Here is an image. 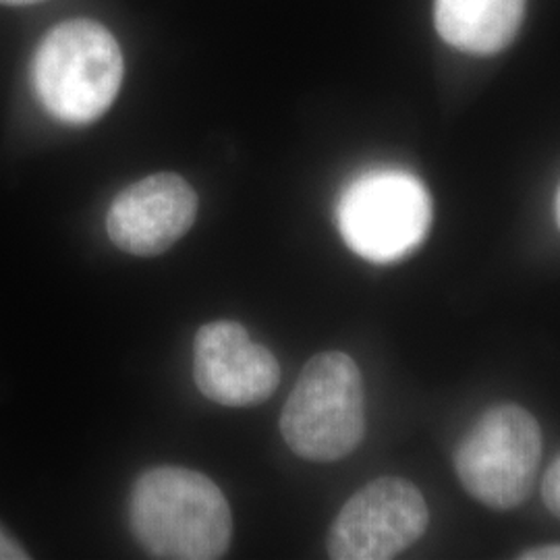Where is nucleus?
<instances>
[{
	"label": "nucleus",
	"mask_w": 560,
	"mask_h": 560,
	"mask_svg": "<svg viewBox=\"0 0 560 560\" xmlns=\"http://www.w3.org/2000/svg\"><path fill=\"white\" fill-rule=\"evenodd\" d=\"M198 194L175 173H156L125 187L106 214L110 241L131 256H159L194 226Z\"/></svg>",
	"instance_id": "obj_8"
},
{
	"label": "nucleus",
	"mask_w": 560,
	"mask_h": 560,
	"mask_svg": "<svg viewBox=\"0 0 560 560\" xmlns=\"http://www.w3.org/2000/svg\"><path fill=\"white\" fill-rule=\"evenodd\" d=\"M517 559L521 560H560V544H548L523 550Z\"/></svg>",
	"instance_id": "obj_12"
},
{
	"label": "nucleus",
	"mask_w": 560,
	"mask_h": 560,
	"mask_svg": "<svg viewBox=\"0 0 560 560\" xmlns=\"http://www.w3.org/2000/svg\"><path fill=\"white\" fill-rule=\"evenodd\" d=\"M122 73L115 36L90 20L57 25L34 59V88L42 106L67 125L101 119L119 94Z\"/></svg>",
	"instance_id": "obj_2"
},
{
	"label": "nucleus",
	"mask_w": 560,
	"mask_h": 560,
	"mask_svg": "<svg viewBox=\"0 0 560 560\" xmlns=\"http://www.w3.org/2000/svg\"><path fill=\"white\" fill-rule=\"evenodd\" d=\"M194 381L203 397L219 405L254 407L277 390L280 365L240 322H210L194 339Z\"/></svg>",
	"instance_id": "obj_7"
},
{
	"label": "nucleus",
	"mask_w": 560,
	"mask_h": 560,
	"mask_svg": "<svg viewBox=\"0 0 560 560\" xmlns=\"http://www.w3.org/2000/svg\"><path fill=\"white\" fill-rule=\"evenodd\" d=\"M30 559V555L0 527V560Z\"/></svg>",
	"instance_id": "obj_11"
},
{
	"label": "nucleus",
	"mask_w": 560,
	"mask_h": 560,
	"mask_svg": "<svg viewBox=\"0 0 560 560\" xmlns=\"http://www.w3.org/2000/svg\"><path fill=\"white\" fill-rule=\"evenodd\" d=\"M280 434L301 459L332 463L353 453L365 434L358 363L340 351L307 361L280 413Z\"/></svg>",
	"instance_id": "obj_3"
},
{
	"label": "nucleus",
	"mask_w": 560,
	"mask_h": 560,
	"mask_svg": "<svg viewBox=\"0 0 560 560\" xmlns=\"http://www.w3.org/2000/svg\"><path fill=\"white\" fill-rule=\"evenodd\" d=\"M4 4H32V2H38V0H0Z\"/></svg>",
	"instance_id": "obj_13"
},
{
	"label": "nucleus",
	"mask_w": 560,
	"mask_h": 560,
	"mask_svg": "<svg viewBox=\"0 0 560 560\" xmlns=\"http://www.w3.org/2000/svg\"><path fill=\"white\" fill-rule=\"evenodd\" d=\"M541 460V430L520 405L490 407L455 451L460 486L494 511L520 506L532 492Z\"/></svg>",
	"instance_id": "obj_5"
},
{
	"label": "nucleus",
	"mask_w": 560,
	"mask_h": 560,
	"mask_svg": "<svg viewBox=\"0 0 560 560\" xmlns=\"http://www.w3.org/2000/svg\"><path fill=\"white\" fill-rule=\"evenodd\" d=\"M541 497L550 513H555L560 520V455L552 460V465L546 471L544 486H541Z\"/></svg>",
	"instance_id": "obj_10"
},
{
	"label": "nucleus",
	"mask_w": 560,
	"mask_h": 560,
	"mask_svg": "<svg viewBox=\"0 0 560 560\" xmlns=\"http://www.w3.org/2000/svg\"><path fill=\"white\" fill-rule=\"evenodd\" d=\"M129 527L152 559L214 560L226 555L233 515L221 488L187 467H152L129 494Z\"/></svg>",
	"instance_id": "obj_1"
},
{
	"label": "nucleus",
	"mask_w": 560,
	"mask_h": 560,
	"mask_svg": "<svg viewBox=\"0 0 560 560\" xmlns=\"http://www.w3.org/2000/svg\"><path fill=\"white\" fill-rule=\"evenodd\" d=\"M557 222H559V226H560V187H559V194H557Z\"/></svg>",
	"instance_id": "obj_14"
},
{
	"label": "nucleus",
	"mask_w": 560,
	"mask_h": 560,
	"mask_svg": "<svg viewBox=\"0 0 560 560\" xmlns=\"http://www.w3.org/2000/svg\"><path fill=\"white\" fill-rule=\"evenodd\" d=\"M525 13V0H436L434 21L444 42L471 55L506 48Z\"/></svg>",
	"instance_id": "obj_9"
},
{
	"label": "nucleus",
	"mask_w": 560,
	"mask_h": 560,
	"mask_svg": "<svg viewBox=\"0 0 560 560\" xmlns=\"http://www.w3.org/2000/svg\"><path fill=\"white\" fill-rule=\"evenodd\" d=\"M430 511L420 490L402 478H378L358 490L328 532L335 560H386L420 540Z\"/></svg>",
	"instance_id": "obj_6"
},
{
	"label": "nucleus",
	"mask_w": 560,
	"mask_h": 560,
	"mask_svg": "<svg viewBox=\"0 0 560 560\" xmlns=\"http://www.w3.org/2000/svg\"><path fill=\"white\" fill-rule=\"evenodd\" d=\"M337 221L342 241L374 264L409 256L432 224V198L416 175L374 168L351 180L340 196Z\"/></svg>",
	"instance_id": "obj_4"
}]
</instances>
